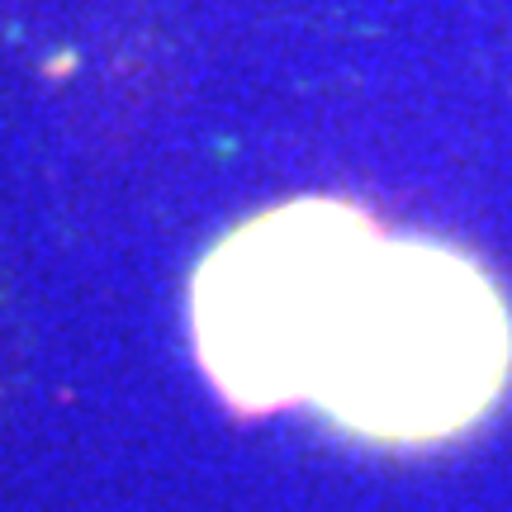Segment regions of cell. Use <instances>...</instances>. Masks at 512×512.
I'll return each mask as SVG.
<instances>
[{"instance_id": "cell-1", "label": "cell", "mask_w": 512, "mask_h": 512, "mask_svg": "<svg viewBox=\"0 0 512 512\" xmlns=\"http://www.w3.org/2000/svg\"><path fill=\"white\" fill-rule=\"evenodd\" d=\"M190 332L242 413L313 403L375 446H432L494 413L512 309L451 242L384 233L347 200H290L238 223L190 280Z\"/></svg>"}]
</instances>
